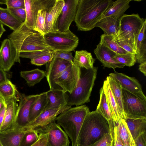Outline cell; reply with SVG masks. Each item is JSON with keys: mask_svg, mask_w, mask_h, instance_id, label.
<instances>
[{"mask_svg": "<svg viewBox=\"0 0 146 146\" xmlns=\"http://www.w3.org/2000/svg\"><path fill=\"white\" fill-rule=\"evenodd\" d=\"M113 2L112 0H79L74 21L78 30H92Z\"/></svg>", "mask_w": 146, "mask_h": 146, "instance_id": "obj_1", "label": "cell"}, {"mask_svg": "<svg viewBox=\"0 0 146 146\" xmlns=\"http://www.w3.org/2000/svg\"><path fill=\"white\" fill-rule=\"evenodd\" d=\"M17 51L15 62L21 63L19 54L46 50H52L46 43L43 35L27 27L24 22L8 35Z\"/></svg>", "mask_w": 146, "mask_h": 146, "instance_id": "obj_2", "label": "cell"}, {"mask_svg": "<svg viewBox=\"0 0 146 146\" xmlns=\"http://www.w3.org/2000/svg\"><path fill=\"white\" fill-rule=\"evenodd\" d=\"M110 132L109 121L96 110L86 116L78 139V146H91L104 135Z\"/></svg>", "mask_w": 146, "mask_h": 146, "instance_id": "obj_3", "label": "cell"}, {"mask_svg": "<svg viewBox=\"0 0 146 146\" xmlns=\"http://www.w3.org/2000/svg\"><path fill=\"white\" fill-rule=\"evenodd\" d=\"M90 112L86 105L70 107L64 111L56 119L57 123L61 126L70 137L72 146H76L81 127L87 115Z\"/></svg>", "mask_w": 146, "mask_h": 146, "instance_id": "obj_4", "label": "cell"}, {"mask_svg": "<svg viewBox=\"0 0 146 146\" xmlns=\"http://www.w3.org/2000/svg\"><path fill=\"white\" fill-rule=\"evenodd\" d=\"M98 67L89 70L81 68L77 86L71 94L66 93L68 105L78 106L90 101V97L96 79Z\"/></svg>", "mask_w": 146, "mask_h": 146, "instance_id": "obj_5", "label": "cell"}, {"mask_svg": "<svg viewBox=\"0 0 146 146\" xmlns=\"http://www.w3.org/2000/svg\"><path fill=\"white\" fill-rule=\"evenodd\" d=\"M145 19L138 14H124L119 19L117 31L113 35L114 39L127 41L133 46L135 50L137 39Z\"/></svg>", "mask_w": 146, "mask_h": 146, "instance_id": "obj_6", "label": "cell"}, {"mask_svg": "<svg viewBox=\"0 0 146 146\" xmlns=\"http://www.w3.org/2000/svg\"><path fill=\"white\" fill-rule=\"evenodd\" d=\"M43 36L54 52L74 51L79 43L78 37L70 30L65 32L55 30L45 33Z\"/></svg>", "mask_w": 146, "mask_h": 146, "instance_id": "obj_7", "label": "cell"}, {"mask_svg": "<svg viewBox=\"0 0 146 146\" xmlns=\"http://www.w3.org/2000/svg\"><path fill=\"white\" fill-rule=\"evenodd\" d=\"M123 107L126 117L146 118V100L122 88Z\"/></svg>", "mask_w": 146, "mask_h": 146, "instance_id": "obj_8", "label": "cell"}, {"mask_svg": "<svg viewBox=\"0 0 146 146\" xmlns=\"http://www.w3.org/2000/svg\"><path fill=\"white\" fill-rule=\"evenodd\" d=\"M80 72L81 68L72 62L54 79L52 90L61 91L71 94L77 85Z\"/></svg>", "mask_w": 146, "mask_h": 146, "instance_id": "obj_9", "label": "cell"}, {"mask_svg": "<svg viewBox=\"0 0 146 146\" xmlns=\"http://www.w3.org/2000/svg\"><path fill=\"white\" fill-rule=\"evenodd\" d=\"M55 121L35 130L38 133L46 135L47 146H69L70 142L68 135Z\"/></svg>", "mask_w": 146, "mask_h": 146, "instance_id": "obj_10", "label": "cell"}, {"mask_svg": "<svg viewBox=\"0 0 146 146\" xmlns=\"http://www.w3.org/2000/svg\"><path fill=\"white\" fill-rule=\"evenodd\" d=\"M27 124L20 125L17 122L12 128L0 132V141L3 145L21 146L25 134L31 131L28 130Z\"/></svg>", "mask_w": 146, "mask_h": 146, "instance_id": "obj_11", "label": "cell"}, {"mask_svg": "<svg viewBox=\"0 0 146 146\" xmlns=\"http://www.w3.org/2000/svg\"><path fill=\"white\" fill-rule=\"evenodd\" d=\"M79 0H64L61 15L56 24V30L62 32L70 30L72 22L74 21Z\"/></svg>", "mask_w": 146, "mask_h": 146, "instance_id": "obj_12", "label": "cell"}, {"mask_svg": "<svg viewBox=\"0 0 146 146\" xmlns=\"http://www.w3.org/2000/svg\"><path fill=\"white\" fill-rule=\"evenodd\" d=\"M71 106L67 105L44 111L35 119L27 124L29 130L32 131L48 125L56 120L58 115Z\"/></svg>", "mask_w": 146, "mask_h": 146, "instance_id": "obj_13", "label": "cell"}, {"mask_svg": "<svg viewBox=\"0 0 146 146\" xmlns=\"http://www.w3.org/2000/svg\"><path fill=\"white\" fill-rule=\"evenodd\" d=\"M72 62L61 58H54L51 61L46 64L45 77L50 90L53 89L54 79Z\"/></svg>", "mask_w": 146, "mask_h": 146, "instance_id": "obj_14", "label": "cell"}, {"mask_svg": "<svg viewBox=\"0 0 146 146\" xmlns=\"http://www.w3.org/2000/svg\"><path fill=\"white\" fill-rule=\"evenodd\" d=\"M19 101L16 117V122L19 125H24L29 122V114L31 106L34 102L39 94L26 95L18 93Z\"/></svg>", "mask_w": 146, "mask_h": 146, "instance_id": "obj_15", "label": "cell"}, {"mask_svg": "<svg viewBox=\"0 0 146 146\" xmlns=\"http://www.w3.org/2000/svg\"><path fill=\"white\" fill-rule=\"evenodd\" d=\"M109 76L119 82L122 88L146 100V97L143 92L141 85L135 78L115 71L114 73L109 74Z\"/></svg>", "mask_w": 146, "mask_h": 146, "instance_id": "obj_16", "label": "cell"}, {"mask_svg": "<svg viewBox=\"0 0 146 146\" xmlns=\"http://www.w3.org/2000/svg\"><path fill=\"white\" fill-rule=\"evenodd\" d=\"M17 51L8 38L2 42L0 48V66L6 72L9 71L15 62Z\"/></svg>", "mask_w": 146, "mask_h": 146, "instance_id": "obj_17", "label": "cell"}, {"mask_svg": "<svg viewBox=\"0 0 146 146\" xmlns=\"http://www.w3.org/2000/svg\"><path fill=\"white\" fill-rule=\"evenodd\" d=\"M14 95L6 101V109L4 119L0 130L2 132L12 128L16 123V117L19 101L18 96Z\"/></svg>", "mask_w": 146, "mask_h": 146, "instance_id": "obj_18", "label": "cell"}, {"mask_svg": "<svg viewBox=\"0 0 146 146\" xmlns=\"http://www.w3.org/2000/svg\"><path fill=\"white\" fill-rule=\"evenodd\" d=\"M94 52L104 68L115 69L116 68H122L124 67L115 61L114 57L116 54L100 43L97 45Z\"/></svg>", "mask_w": 146, "mask_h": 146, "instance_id": "obj_19", "label": "cell"}, {"mask_svg": "<svg viewBox=\"0 0 146 146\" xmlns=\"http://www.w3.org/2000/svg\"><path fill=\"white\" fill-rule=\"evenodd\" d=\"M64 4V0H56L52 7L47 12L45 33L56 30V23Z\"/></svg>", "mask_w": 146, "mask_h": 146, "instance_id": "obj_20", "label": "cell"}, {"mask_svg": "<svg viewBox=\"0 0 146 146\" xmlns=\"http://www.w3.org/2000/svg\"><path fill=\"white\" fill-rule=\"evenodd\" d=\"M146 20L137 36L135 45L136 61L141 64L146 62Z\"/></svg>", "mask_w": 146, "mask_h": 146, "instance_id": "obj_21", "label": "cell"}, {"mask_svg": "<svg viewBox=\"0 0 146 146\" xmlns=\"http://www.w3.org/2000/svg\"><path fill=\"white\" fill-rule=\"evenodd\" d=\"M132 1L117 0L113 1L111 7L103 15L102 19L110 17L119 20L125 14V11L129 7V3Z\"/></svg>", "mask_w": 146, "mask_h": 146, "instance_id": "obj_22", "label": "cell"}, {"mask_svg": "<svg viewBox=\"0 0 146 146\" xmlns=\"http://www.w3.org/2000/svg\"><path fill=\"white\" fill-rule=\"evenodd\" d=\"M125 120L134 141L146 132V118L126 117Z\"/></svg>", "mask_w": 146, "mask_h": 146, "instance_id": "obj_23", "label": "cell"}, {"mask_svg": "<svg viewBox=\"0 0 146 146\" xmlns=\"http://www.w3.org/2000/svg\"><path fill=\"white\" fill-rule=\"evenodd\" d=\"M103 87L113 120L115 123H117L121 119V117L116 102L106 79L104 81Z\"/></svg>", "mask_w": 146, "mask_h": 146, "instance_id": "obj_24", "label": "cell"}, {"mask_svg": "<svg viewBox=\"0 0 146 146\" xmlns=\"http://www.w3.org/2000/svg\"><path fill=\"white\" fill-rule=\"evenodd\" d=\"M46 94L48 102L44 111L67 105L66 93L50 90L46 92Z\"/></svg>", "mask_w": 146, "mask_h": 146, "instance_id": "obj_25", "label": "cell"}, {"mask_svg": "<svg viewBox=\"0 0 146 146\" xmlns=\"http://www.w3.org/2000/svg\"><path fill=\"white\" fill-rule=\"evenodd\" d=\"M95 60L90 52L82 50L76 51L73 62L80 68L89 70L93 67Z\"/></svg>", "mask_w": 146, "mask_h": 146, "instance_id": "obj_26", "label": "cell"}, {"mask_svg": "<svg viewBox=\"0 0 146 146\" xmlns=\"http://www.w3.org/2000/svg\"><path fill=\"white\" fill-rule=\"evenodd\" d=\"M48 102L46 92L39 94L30 108L29 114L30 122L33 120L44 111Z\"/></svg>", "mask_w": 146, "mask_h": 146, "instance_id": "obj_27", "label": "cell"}, {"mask_svg": "<svg viewBox=\"0 0 146 146\" xmlns=\"http://www.w3.org/2000/svg\"><path fill=\"white\" fill-rule=\"evenodd\" d=\"M106 80L116 102L121 119L125 120L126 117L123 109L122 87L119 82L109 76Z\"/></svg>", "mask_w": 146, "mask_h": 146, "instance_id": "obj_28", "label": "cell"}, {"mask_svg": "<svg viewBox=\"0 0 146 146\" xmlns=\"http://www.w3.org/2000/svg\"><path fill=\"white\" fill-rule=\"evenodd\" d=\"M119 25V20L109 17L102 19L96 23L95 27L100 28L104 35H114L117 33Z\"/></svg>", "mask_w": 146, "mask_h": 146, "instance_id": "obj_29", "label": "cell"}, {"mask_svg": "<svg viewBox=\"0 0 146 146\" xmlns=\"http://www.w3.org/2000/svg\"><path fill=\"white\" fill-rule=\"evenodd\" d=\"M0 22L13 31L24 23L14 15L7 8H3L0 7Z\"/></svg>", "mask_w": 146, "mask_h": 146, "instance_id": "obj_30", "label": "cell"}, {"mask_svg": "<svg viewBox=\"0 0 146 146\" xmlns=\"http://www.w3.org/2000/svg\"><path fill=\"white\" fill-rule=\"evenodd\" d=\"M26 19L24 22L26 26L34 30L38 10L34 0H24Z\"/></svg>", "mask_w": 146, "mask_h": 146, "instance_id": "obj_31", "label": "cell"}, {"mask_svg": "<svg viewBox=\"0 0 146 146\" xmlns=\"http://www.w3.org/2000/svg\"><path fill=\"white\" fill-rule=\"evenodd\" d=\"M116 125L118 134L123 146H135V141L125 120L120 119Z\"/></svg>", "mask_w": 146, "mask_h": 146, "instance_id": "obj_32", "label": "cell"}, {"mask_svg": "<svg viewBox=\"0 0 146 146\" xmlns=\"http://www.w3.org/2000/svg\"><path fill=\"white\" fill-rule=\"evenodd\" d=\"M20 74L21 76L26 81V83L30 87L34 86L39 83L45 77V71L38 68L21 71Z\"/></svg>", "mask_w": 146, "mask_h": 146, "instance_id": "obj_33", "label": "cell"}, {"mask_svg": "<svg viewBox=\"0 0 146 146\" xmlns=\"http://www.w3.org/2000/svg\"><path fill=\"white\" fill-rule=\"evenodd\" d=\"M19 92L15 85L8 79L5 82L0 84V98L6 102Z\"/></svg>", "mask_w": 146, "mask_h": 146, "instance_id": "obj_34", "label": "cell"}, {"mask_svg": "<svg viewBox=\"0 0 146 146\" xmlns=\"http://www.w3.org/2000/svg\"><path fill=\"white\" fill-rule=\"evenodd\" d=\"M100 43L104 46L116 54H125L127 52L120 47L115 40L113 35H102Z\"/></svg>", "mask_w": 146, "mask_h": 146, "instance_id": "obj_35", "label": "cell"}, {"mask_svg": "<svg viewBox=\"0 0 146 146\" xmlns=\"http://www.w3.org/2000/svg\"><path fill=\"white\" fill-rule=\"evenodd\" d=\"M100 98L96 110L108 121L113 120L103 86L100 91Z\"/></svg>", "mask_w": 146, "mask_h": 146, "instance_id": "obj_36", "label": "cell"}, {"mask_svg": "<svg viewBox=\"0 0 146 146\" xmlns=\"http://www.w3.org/2000/svg\"><path fill=\"white\" fill-rule=\"evenodd\" d=\"M115 61L123 66L131 67L136 62V54L127 52L125 54H116L114 57Z\"/></svg>", "mask_w": 146, "mask_h": 146, "instance_id": "obj_37", "label": "cell"}, {"mask_svg": "<svg viewBox=\"0 0 146 146\" xmlns=\"http://www.w3.org/2000/svg\"><path fill=\"white\" fill-rule=\"evenodd\" d=\"M47 12L41 10L38 12L34 30L42 35L46 31V18Z\"/></svg>", "mask_w": 146, "mask_h": 146, "instance_id": "obj_38", "label": "cell"}, {"mask_svg": "<svg viewBox=\"0 0 146 146\" xmlns=\"http://www.w3.org/2000/svg\"><path fill=\"white\" fill-rule=\"evenodd\" d=\"M54 52L51 50L49 52L34 58L31 60V62L37 66H41L51 61L54 58Z\"/></svg>", "mask_w": 146, "mask_h": 146, "instance_id": "obj_39", "label": "cell"}, {"mask_svg": "<svg viewBox=\"0 0 146 146\" xmlns=\"http://www.w3.org/2000/svg\"><path fill=\"white\" fill-rule=\"evenodd\" d=\"M112 141L111 146H123L118 133L116 123L113 120L108 121Z\"/></svg>", "mask_w": 146, "mask_h": 146, "instance_id": "obj_40", "label": "cell"}, {"mask_svg": "<svg viewBox=\"0 0 146 146\" xmlns=\"http://www.w3.org/2000/svg\"><path fill=\"white\" fill-rule=\"evenodd\" d=\"M39 134L35 130L26 133L24 137L21 146H30L37 141Z\"/></svg>", "mask_w": 146, "mask_h": 146, "instance_id": "obj_41", "label": "cell"}, {"mask_svg": "<svg viewBox=\"0 0 146 146\" xmlns=\"http://www.w3.org/2000/svg\"><path fill=\"white\" fill-rule=\"evenodd\" d=\"M56 0H34L38 11L45 10L47 12L53 6Z\"/></svg>", "mask_w": 146, "mask_h": 146, "instance_id": "obj_42", "label": "cell"}, {"mask_svg": "<svg viewBox=\"0 0 146 146\" xmlns=\"http://www.w3.org/2000/svg\"><path fill=\"white\" fill-rule=\"evenodd\" d=\"M51 50H52L48 49L32 52H21L20 53L19 56L20 57L28 58L31 59L40 55L48 53Z\"/></svg>", "mask_w": 146, "mask_h": 146, "instance_id": "obj_43", "label": "cell"}, {"mask_svg": "<svg viewBox=\"0 0 146 146\" xmlns=\"http://www.w3.org/2000/svg\"><path fill=\"white\" fill-rule=\"evenodd\" d=\"M17 18L24 22L26 19V12L25 7L17 8H7Z\"/></svg>", "mask_w": 146, "mask_h": 146, "instance_id": "obj_44", "label": "cell"}, {"mask_svg": "<svg viewBox=\"0 0 146 146\" xmlns=\"http://www.w3.org/2000/svg\"><path fill=\"white\" fill-rule=\"evenodd\" d=\"M112 141V139L110 132L105 135L91 146H111Z\"/></svg>", "mask_w": 146, "mask_h": 146, "instance_id": "obj_45", "label": "cell"}, {"mask_svg": "<svg viewBox=\"0 0 146 146\" xmlns=\"http://www.w3.org/2000/svg\"><path fill=\"white\" fill-rule=\"evenodd\" d=\"M114 40L119 46L127 52L134 54H136L135 50L132 44L125 40H115V39Z\"/></svg>", "mask_w": 146, "mask_h": 146, "instance_id": "obj_46", "label": "cell"}, {"mask_svg": "<svg viewBox=\"0 0 146 146\" xmlns=\"http://www.w3.org/2000/svg\"><path fill=\"white\" fill-rule=\"evenodd\" d=\"M54 58H61L69 61L73 62L74 57L72 53L71 52H54Z\"/></svg>", "mask_w": 146, "mask_h": 146, "instance_id": "obj_47", "label": "cell"}, {"mask_svg": "<svg viewBox=\"0 0 146 146\" xmlns=\"http://www.w3.org/2000/svg\"><path fill=\"white\" fill-rule=\"evenodd\" d=\"M7 8H17L25 7L24 0H7Z\"/></svg>", "mask_w": 146, "mask_h": 146, "instance_id": "obj_48", "label": "cell"}, {"mask_svg": "<svg viewBox=\"0 0 146 146\" xmlns=\"http://www.w3.org/2000/svg\"><path fill=\"white\" fill-rule=\"evenodd\" d=\"M39 134L38 139L30 146H47V139L46 135L42 133Z\"/></svg>", "mask_w": 146, "mask_h": 146, "instance_id": "obj_49", "label": "cell"}, {"mask_svg": "<svg viewBox=\"0 0 146 146\" xmlns=\"http://www.w3.org/2000/svg\"><path fill=\"white\" fill-rule=\"evenodd\" d=\"M134 141L136 146H146V132L139 136Z\"/></svg>", "mask_w": 146, "mask_h": 146, "instance_id": "obj_50", "label": "cell"}, {"mask_svg": "<svg viewBox=\"0 0 146 146\" xmlns=\"http://www.w3.org/2000/svg\"><path fill=\"white\" fill-rule=\"evenodd\" d=\"M8 79L7 72L0 66V84L5 82Z\"/></svg>", "mask_w": 146, "mask_h": 146, "instance_id": "obj_51", "label": "cell"}, {"mask_svg": "<svg viewBox=\"0 0 146 146\" xmlns=\"http://www.w3.org/2000/svg\"><path fill=\"white\" fill-rule=\"evenodd\" d=\"M6 106H5L0 112V130L4 118Z\"/></svg>", "mask_w": 146, "mask_h": 146, "instance_id": "obj_52", "label": "cell"}, {"mask_svg": "<svg viewBox=\"0 0 146 146\" xmlns=\"http://www.w3.org/2000/svg\"><path fill=\"white\" fill-rule=\"evenodd\" d=\"M139 70L146 76V62L140 64Z\"/></svg>", "mask_w": 146, "mask_h": 146, "instance_id": "obj_53", "label": "cell"}, {"mask_svg": "<svg viewBox=\"0 0 146 146\" xmlns=\"http://www.w3.org/2000/svg\"><path fill=\"white\" fill-rule=\"evenodd\" d=\"M5 31L3 25L0 22V39L3 34Z\"/></svg>", "mask_w": 146, "mask_h": 146, "instance_id": "obj_54", "label": "cell"}, {"mask_svg": "<svg viewBox=\"0 0 146 146\" xmlns=\"http://www.w3.org/2000/svg\"><path fill=\"white\" fill-rule=\"evenodd\" d=\"M5 106H6V104L5 102L0 98V112Z\"/></svg>", "mask_w": 146, "mask_h": 146, "instance_id": "obj_55", "label": "cell"}, {"mask_svg": "<svg viewBox=\"0 0 146 146\" xmlns=\"http://www.w3.org/2000/svg\"><path fill=\"white\" fill-rule=\"evenodd\" d=\"M7 0H0V4H6Z\"/></svg>", "mask_w": 146, "mask_h": 146, "instance_id": "obj_56", "label": "cell"}, {"mask_svg": "<svg viewBox=\"0 0 146 146\" xmlns=\"http://www.w3.org/2000/svg\"><path fill=\"white\" fill-rule=\"evenodd\" d=\"M0 146H3L0 141Z\"/></svg>", "mask_w": 146, "mask_h": 146, "instance_id": "obj_57", "label": "cell"}, {"mask_svg": "<svg viewBox=\"0 0 146 146\" xmlns=\"http://www.w3.org/2000/svg\"><path fill=\"white\" fill-rule=\"evenodd\" d=\"M76 146H78V145H77Z\"/></svg>", "mask_w": 146, "mask_h": 146, "instance_id": "obj_58", "label": "cell"}, {"mask_svg": "<svg viewBox=\"0 0 146 146\" xmlns=\"http://www.w3.org/2000/svg\"><path fill=\"white\" fill-rule=\"evenodd\" d=\"M135 146H136V145H135Z\"/></svg>", "mask_w": 146, "mask_h": 146, "instance_id": "obj_59", "label": "cell"}]
</instances>
